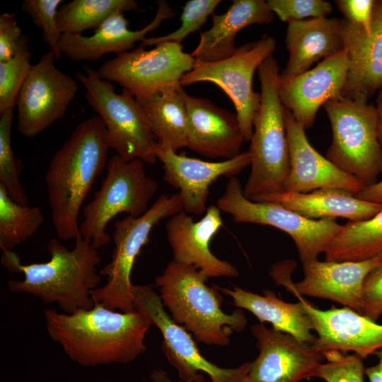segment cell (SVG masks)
<instances>
[{
    "label": "cell",
    "instance_id": "obj_36",
    "mask_svg": "<svg viewBox=\"0 0 382 382\" xmlns=\"http://www.w3.org/2000/svg\"><path fill=\"white\" fill-rule=\"evenodd\" d=\"M221 0H190L183 8L180 16L181 25L179 28L166 35L146 37L141 44L144 46L156 45L163 42L181 44L183 40L205 23L207 18L213 13Z\"/></svg>",
    "mask_w": 382,
    "mask_h": 382
},
{
    "label": "cell",
    "instance_id": "obj_20",
    "mask_svg": "<svg viewBox=\"0 0 382 382\" xmlns=\"http://www.w3.org/2000/svg\"><path fill=\"white\" fill-rule=\"evenodd\" d=\"M221 210L216 205L207 207L199 221L183 210L171 216L166 224L173 260L192 265L209 277H237V268L216 257L209 244L223 225Z\"/></svg>",
    "mask_w": 382,
    "mask_h": 382
},
{
    "label": "cell",
    "instance_id": "obj_2",
    "mask_svg": "<svg viewBox=\"0 0 382 382\" xmlns=\"http://www.w3.org/2000/svg\"><path fill=\"white\" fill-rule=\"evenodd\" d=\"M105 125L97 115L81 122L53 155L45 175L51 219L57 236L80 234L79 212L92 186L108 164Z\"/></svg>",
    "mask_w": 382,
    "mask_h": 382
},
{
    "label": "cell",
    "instance_id": "obj_3",
    "mask_svg": "<svg viewBox=\"0 0 382 382\" xmlns=\"http://www.w3.org/2000/svg\"><path fill=\"white\" fill-rule=\"evenodd\" d=\"M47 251L48 261L30 264H23L13 251L3 252L1 265L24 276L23 280H10L8 289L35 296L45 303L55 302L68 314L92 308L93 291L99 287L102 276L98 270L101 261L98 249L79 234L73 249L52 238Z\"/></svg>",
    "mask_w": 382,
    "mask_h": 382
},
{
    "label": "cell",
    "instance_id": "obj_23",
    "mask_svg": "<svg viewBox=\"0 0 382 382\" xmlns=\"http://www.w3.org/2000/svg\"><path fill=\"white\" fill-rule=\"evenodd\" d=\"M187 108V147L209 158H233L244 138L236 114L210 100L184 91Z\"/></svg>",
    "mask_w": 382,
    "mask_h": 382
},
{
    "label": "cell",
    "instance_id": "obj_38",
    "mask_svg": "<svg viewBox=\"0 0 382 382\" xmlns=\"http://www.w3.org/2000/svg\"><path fill=\"white\" fill-rule=\"evenodd\" d=\"M270 8L283 22L325 18L332 11L324 0H268Z\"/></svg>",
    "mask_w": 382,
    "mask_h": 382
},
{
    "label": "cell",
    "instance_id": "obj_35",
    "mask_svg": "<svg viewBox=\"0 0 382 382\" xmlns=\"http://www.w3.org/2000/svg\"><path fill=\"white\" fill-rule=\"evenodd\" d=\"M323 354L328 361L316 366L312 378H320L326 382H364V358L360 355L339 351Z\"/></svg>",
    "mask_w": 382,
    "mask_h": 382
},
{
    "label": "cell",
    "instance_id": "obj_34",
    "mask_svg": "<svg viewBox=\"0 0 382 382\" xmlns=\"http://www.w3.org/2000/svg\"><path fill=\"white\" fill-rule=\"evenodd\" d=\"M28 42L29 37L23 35L15 55L0 62V114L16 105L21 89L33 67Z\"/></svg>",
    "mask_w": 382,
    "mask_h": 382
},
{
    "label": "cell",
    "instance_id": "obj_15",
    "mask_svg": "<svg viewBox=\"0 0 382 382\" xmlns=\"http://www.w3.org/2000/svg\"><path fill=\"white\" fill-rule=\"evenodd\" d=\"M54 53L48 50L33 65L18 95V132L33 138L62 119L76 96L77 82L59 70Z\"/></svg>",
    "mask_w": 382,
    "mask_h": 382
},
{
    "label": "cell",
    "instance_id": "obj_10",
    "mask_svg": "<svg viewBox=\"0 0 382 382\" xmlns=\"http://www.w3.org/2000/svg\"><path fill=\"white\" fill-rule=\"evenodd\" d=\"M216 205L236 223L270 226L287 233L303 264L325 253L342 226L335 219H310L276 203L250 200L244 196L236 177L228 179Z\"/></svg>",
    "mask_w": 382,
    "mask_h": 382
},
{
    "label": "cell",
    "instance_id": "obj_28",
    "mask_svg": "<svg viewBox=\"0 0 382 382\" xmlns=\"http://www.w3.org/2000/svg\"><path fill=\"white\" fill-rule=\"evenodd\" d=\"M218 289L232 298L234 306L250 312L260 323H269L273 329L289 334L301 342L311 345L315 341L316 337L312 333L311 322L300 301L285 302L268 289L260 295L238 286L232 289L220 286Z\"/></svg>",
    "mask_w": 382,
    "mask_h": 382
},
{
    "label": "cell",
    "instance_id": "obj_5",
    "mask_svg": "<svg viewBox=\"0 0 382 382\" xmlns=\"http://www.w3.org/2000/svg\"><path fill=\"white\" fill-rule=\"evenodd\" d=\"M257 71L260 104L250 140V173L243 188L244 196L249 199L284 192L290 169L285 108L279 95L278 63L272 55Z\"/></svg>",
    "mask_w": 382,
    "mask_h": 382
},
{
    "label": "cell",
    "instance_id": "obj_39",
    "mask_svg": "<svg viewBox=\"0 0 382 382\" xmlns=\"http://www.w3.org/2000/svg\"><path fill=\"white\" fill-rule=\"evenodd\" d=\"M361 314L376 321L382 315V262L366 277L362 288Z\"/></svg>",
    "mask_w": 382,
    "mask_h": 382
},
{
    "label": "cell",
    "instance_id": "obj_33",
    "mask_svg": "<svg viewBox=\"0 0 382 382\" xmlns=\"http://www.w3.org/2000/svg\"><path fill=\"white\" fill-rule=\"evenodd\" d=\"M13 109L0 114V183L16 202L28 205V199L20 181L23 166L13 153L11 145V126Z\"/></svg>",
    "mask_w": 382,
    "mask_h": 382
},
{
    "label": "cell",
    "instance_id": "obj_43",
    "mask_svg": "<svg viewBox=\"0 0 382 382\" xmlns=\"http://www.w3.org/2000/svg\"><path fill=\"white\" fill-rule=\"evenodd\" d=\"M374 355L378 358V363L365 368L364 373L369 382H382V349L377 350Z\"/></svg>",
    "mask_w": 382,
    "mask_h": 382
},
{
    "label": "cell",
    "instance_id": "obj_14",
    "mask_svg": "<svg viewBox=\"0 0 382 382\" xmlns=\"http://www.w3.org/2000/svg\"><path fill=\"white\" fill-rule=\"evenodd\" d=\"M382 262V255L363 261H319L303 264L304 277L293 283L291 272L296 263L289 261L274 265L270 276L291 294L330 300L361 314L362 288L367 274Z\"/></svg>",
    "mask_w": 382,
    "mask_h": 382
},
{
    "label": "cell",
    "instance_id": "obj_40",
    "mask_svg": "<svg viewBox=\"0 0 382 382\" xmlns=\"http://www.w3.org/2000/svg\"><path fill=\"white\" fill-rule=\"evenodd\" d=\"M335 3L347 21L361 27L367 33H370L375 1L337 0Z\"/></svg>",
    "mask_w": 382,
    "mask_h": 382
},
{
    "label": "cell",
    "instance_id": "obj_17",
    "mask_svg": "<svg viewBox=\"0 0 382 382\" xmlns=\"http://www.w3.org/2000/svg\"><path fill=\"white\" fill-rule=\"evenodd\" d=\"M251 331L259 354L250 362L244 382H300L312 378L314 369L325 359L311 344L263 323L252 325Z\"/></svg>",
    "mask_w": 382,
    "mask_h": 382
},
{
    "label": "cell",
    "instance_id": "obj_21",
    "mask_svg": "<svg viewBox=\"0 0 382 382\" xmlns=\"http://www.w3.org/2000/svg\"><path fill=\"white\" fill-rule=\"evenodd\" d=\"M285 127L290 169L284 191L307 193L336 188L357 195L365 186L356 177L334 165L309 143L305 128L285 108Z\"/></svg>",
    "mask_w": 382,
    "mask_h": 382
},
{
    "label": "cell",
    "instance_id": "obj_25",
    "mask_svg": "<svg viewBox=\"0 0 382 382\" xmlns=\"http://www.w3.org/2000/svg\"><path fill=\"white\" fill-rule=\"evenodd\" d=\"M285 44L289 59L279 79L295 77L311 69L320 59L329 58L344 49L341 19L310 18L290 21Z\"/></svg>",
    "mask_w": 382,
    "mask_h": 382
},
{
    "label": "cell",
    "instance_id": "obj_31",
    "mask_svg": "<svg viewBox=\"0 0 382 382\" xmlns=\"http://www.w3.org/2000/svg\"><path fill=\"white\" fill-rule=\"evenodd\" d=\"M137 10L134 0H73L58 10L57 23L62 34H81L97 29L115 13Z\"/></svg>",
    "mask_w": 382,
    "mask_h": 382
},
{
    "label": "cell",
    "instance_id": "obj_8",
    "mask_svg": "<svg viewBox=\"0 0 382 382\" xmlns=\"http://www.w3.org/2000/svg\"><path fill=\"white\" fill-rule=\"evenodd\" d=\"M183 210L178 193L163 194L139 217L127 216L114 224V249L111 260L100 270L106 284L93 291L94 302L108 308L129 312L135 310L131 272L142 248L149 242L153 228L163 219Z\"/></svg>",
    "mask_w": 382,
    "mask_h": 382
},
{
    "label": "cell",
    "instance_id": "obj_22",
    "mask_svg": "<svg viewBox=\"0 0 382 382\" xmlns=\"http://www.w3.org/2000/svg\"><path fill=\"white\" fill-rule=\"evenodd\" d=\"M341 33L349 60L342 96L368 102L382 87V0L375 1L370 33L345 19Z\"/></svg>",
    "mask_w": 382,
    "mask_h": 382
},
{
    "label": "cell",
    "instance_id": "obj_18",
    "mask_svg": "<svg viewBox=\"0 0 382 382\" xmlns=\"http://www.w3.org/2000/svg\"><path fill=\"white\" fill-rule=\"evenodd\" d=\"M348 69L347 52L344 48L295 77L281 79L279 76L282 103L305 129L310 128L321 106L343 97Z\"/></svg>",
    "mask_w": 382,
    "mask_h": 382
},
{
    "label": "cell",
    "instance_id": "obj_41",
    "mask_svg": "<svg viewBox=\"0 0 382 382\" xmlns=\"http://www.w3.org/2000/svg\"><path fill=\"white\" fill-rule=\"evenodd\" d=\"M23 35L14 13L0 15V62L11 59L16 53Z\"/></svg>",
    "mask_w": 382,
    "mask_h": 382
},
{
    "label": "cell",
    "instance_id": "obj_30",
    "mask_svg": "<svg viewBox=\"0 0 382 382\" xmlns=\"http://www.w3.org/2000/svg\"><path fill=\"white\" fill-rule=\"evenodd\" d=\"M382 255V208L373 217L342 225L325 253L326 261H363Z\"/></svg>",
    "mask_w": 382,
    "mask_h": 382
},
{
    "label": "cell",
    "instance_id": "obj_24",
    "mask_svg": "<svg viewBox=\"0 0 382 382\" xmlns=\"http://www.w3.org/2000/svg\"><path fill=\"white\" fill-rule=\"evenodd\" d=\"M176 15L166 1H158L156 13L143 28L131 30L124 13H117L107 18L93 35L62 34L60 40L62 54L71 60L94 62L108 53L117 55L134 48L137 42H142L150 32L158 28L165 20Z\"/></svg>",
    "mask_w": 382,
    "mask_h": 382
},
{
    "label": "cell",
    "instance_id": "obj_42",
    "mask_svg": "<svg viewBox=\"0 0 382 382\" xmlns=\"http://www.w3.org/2000/svg\"><path fill=\"white\" fill-rule=\"evenodd\" d=\"M355 196L366 202L382 204V180L365 186Z\"/></svg>",
    "mask_w": 382,
    "mask_h": 382
},
{
    "label": "cell",
    "instance_id": "obj_1",
    "mask_svg": "<svg viewBox=\"0 0 382 382\" xmlns=\"http://www.w3.org/2000/svg\"><path fill=\"white\" fill-rule=\"evenodd\" d=\"M44 316L52 340L72 361L85 366L134 361L146 350L144 340L153 325L140 310L118 311L98 302L70 314L45 309Z\"/></svg>",
    "mask_w": 382,
    "mask_h": 382
},
{
    "label": "cell",
    "instance_id": "obj_27",
    "mask_svg": "<svg viewBox=\"0 0 382 382\" xmlns=\"http://www.w3.org/2000/svg\"><path fill=\"white\" fill-rule=\"evenodd\" d=\"M274 13L267 1L234 0L222 14L212 15V25L200 33L197 46L190 54L195 60L212 62L231 57L236 50L237 35L253 24H267Z\"/></svg>",
    "mask_w": 382,
    "mask_h": 382
},
{
    "label": "cell",
    "instance_id": "obj_26",
    "mask_svg": "<svg viewBox=\"0 0 382 382\" xmlns=\"http://www.w3.org/2000/svg\"><path fill=\"white\" fill-rule=\"evenodd\" d=\"M250 200L276 203L313 220L341 217L360 221L373 217L382 208L381 204L360 199L350 192L336 188H321L307 193L284 191Z\"/></svg>",
    "mask_w": 382,
    "mask_h": 382
},
{
    "label": "cell",
    "instance_id": "obj_9",
    "mask_svg": "<svg viewBox=\"0 0 382 382\" xmlns=\"http://www.w3.org/2000/svg\"><path fill=\"white\" fill-rule=\"evenodd\" d=\"M76 79L86 89V100L101 117L110 149L123 160L154 164L156 139L137 99L127 90L115 91L112 82L85 66Z\"/></svg>",
    "mask_w": 382,
    "mask_h": 382
},
{
    "label": "cell",
    "instance_id": "obj_4",
    "mask_svg": "<svg viewBox=\"0 0 382 382\" xmlns=\"http://www.w3.org/2000/svg\"><path fill=\"white\" fill-rule=\"evenodd\" d=\"M209 277L192 265L171 260L155 279L164 307L178 325L195 340L208 345L227 346L233 332H242L248 320L243 309L226 313L218 286H209Z\"/></svg>",
    "mask_w": 382,
    "mask_h": 382
},
{
    "label": "cell",
    "instance_id": "obj_6",
    "mask_svg": "<svg viewBox=\"0 0 382 382\" xmlns=\"http://www.w3.org/2000/svg\"><path fill=\"white\" fill-rule=\"evenodd\" d=\"M332 129L326 158L364 186L382 174V147L377 134L375 105L345 97L323 105Z\"/></svg>",
    "mask_w": 382,
    "mask_h": 382
},
{
    "label": "cell",
    "instance_id": "obj_16",
    "mask_svg": "<svg viewBox=\"0 0 382 382\" xmlns=\"http://www.w3.org/2000/svg\"><path fill=\"white\" fill-rule=\"evenodd\" d=\"M155 154L163 165L164 180L179 190L183 210L201 215L206 212L209 187L220 177H236L250 166L249 151L221 161H206L178 154L156 143Z\"/></svg>",
    "mask_w": 382,
    "mask_h": 382
},
{
    "label": "cell",
    "instance_id": "obj_44",
    "mask_svg": "<svg viewBox=\"0 0 382 382\" xmlns=\"http://www.w3.org/2000/svg\"><path fill=\"white\" fill-rule=\"evenodd\" d=\"M150 378L153 382H175L170 379L167 373L163 369H154L150 374ZM195 382H207V381L204 376L202 374Z\"/></svg>",
    "mask_w": 382,
    "mask_h": 382
},
{
    "label": "cell",
    "instance_id": "obj_11",
    "mask_svg": "<svg viewBox=\"0 0 382 382\" xmlns=\"http://www.w3.org/2000/svg\"><path fill=\"white\" fill-rule=\"evenodd\" d=\"M276 49V40L263 35L237 47L229 57L216 62L195 60L191 71L180 79L181 86L210 82L221 88L232 100L244 141H250L260 104V93L253 88L254 73Z\"/></svg>",
    "mask_w": 382,
    "mask_h": 382
},
{
    "label": "cell",
    "instance_id": "obj_13",
    "mask_svg": "<svg viewBox=\"0 0 382 382\" xmlns=\"http://www.w3.org/2000/svg\"><path fill=\"white\" fill-rule=\"evenodd\" d=\"M132 294L135 309L145 313L152 325L160 330L163 352L182 382H195L203 374L209 376L211 382L245 381L250 362L226 369L208 361L200 353L190 332L167 313L152 284L134 285Z\"/></svg>",
    "mask_w": 382,
    "mask_h": 382
},
{
    "label": "cell",
    "instance_id": "obj_32",
    "mask_svg": "<svg viewBox=\"0 0 382 382\" xmlns=\"http://www.w3.org/2000/svg\"><path fill=\"white\" fill-rule=\"evenodd\" d=\"M39 207L15 202L0 183V248L12 251L33 236L44 222Z\"/></svg>",
    "mask_w": 382,
    "mask_h": 382
},
{
    "label": "cell",
    "instance_id": "obj_19",
    "mask_svg": "<svg viewBox=\"0 0 382 382\" xmlns=\"http://www.w3.org/2000/svg\"><path fill=\"white\" fill-rule=\"evenodd\" d=\"M303 306L317 336L311 344L321 353L353 352L366 358L382 349V325L355 311L344 307L321 310L303 296L294 294Z\"/></svg>",
    "mask_w": 382,
    "mask_h": 382
},
{
    "label": "cell",
    "instance_id": "obj_37",
    "mask_svg": "<svg viewBox=\"0 0 382 382\" xmlns=\"http://www.w3.org/2000/svg\"><path fill=\"white\" fill-rule=\"evenodd\" d=\"M62 2V0H25L22 4L23 11L42 30L43 39L56 60L62 55L59 45L62 33L57 23V8Z\"/></svg>",
    "mask_w": 382,
    "mask_h": 382
},
{
    "label": "cell",
    "instance_id": "obj_29",
    "mask_svg": "<svg viewBox=\"0 0 382 382\" xmlns=\"http://www.w3.org/2000/svg\"><path fill=\"white\" fill-rule=\"evenodd\" d=\"M183 87L138 101L158 144L177 152L187 147V108Z\"/></svg>",
    "mask_w": 382,
    "mask_h": 382
},
{
    "label": "cell",
    "instance_id": "obj_7",
    "mask_svg": "<svg viewBox=\"0 0 382 382\" xmlns=\"http://www.w3.org/2000/svg\"><path fill=\"white\" fill-rule=\"evenodd\" d=\"M144 164L140 159L127 161L117 154L108 161L105 180L83 207L80 224L81 236L95 248L110 242L106 228L114 217L122 213L139 217L149 209L158 184L147 175Z\"/></svg>",
    "mask_w": 382,
    "mask_h": 382
},
{
    "label": "cell",
    "instance_id": "obj_45",
    "mask_svg": "<svg viewBox=\"0 0 382 382\" xmlns=\"http://www.w3.org/2000/svg\"><path fill=\"white\" fill-rule=\"evenodd\" d=\"M376 98V105H375L377 113V134L379 143L382 147V87L378 91Z\"/></svg>",
    "mask_w": 382,
    "mask_h": 382
},
{
    "label": "cell",
    "instance_id": "obj_12",
    "mask_svg": "<svg viewBox=\"0 0 382 382\" xmlns=\"http://www.w3.org/2000/svg\"><path fill=\"white\" fill-rule=\"evenodd\" d=\"M155 46L148 50L141 44L104 62L96 72L100 78L122 86L138 101L181 87L180 79L192 69L195 59L183 52L181 44L163 42Z\"/></svg>",
    "mask_w": 382,
    "mask_h": 382
}]
</instances>
